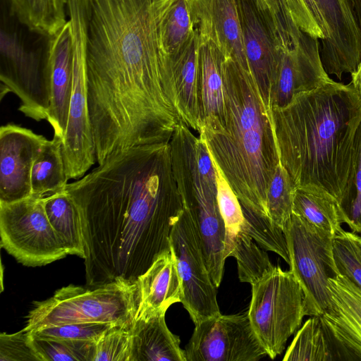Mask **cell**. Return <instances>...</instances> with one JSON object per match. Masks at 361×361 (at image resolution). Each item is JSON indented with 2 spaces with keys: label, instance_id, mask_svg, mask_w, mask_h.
<instances>
[{
  "label": "cell",
  "instance_id": "obj_19",
  "mask_svg": "<svg viewBox=\"0 0 361 361\" xmlns=\"http://www.w3.org/2000/svg\"><path fill=\"white\" fill-rule=\"evenodd\" d=\"M49 76L50 104L47 121L54 136L63 140L68 123L73 86V57L71 23L49 37L45 52Z\"/></svg>",
  "mask_w": 361,
  "mask_h": 361
},
{
  "label": "cell",
  "instance_id": "obj_30",
  "mask_svg": "<svg viewBox=\"0 0 361 361\" xmlns=\"http://www.w3.org/2000/svg\"><path fill=\"white\" fill-rule=\"evenodd\" d=\"M296 187L286 169L276 168L267 194V207L271 222L283 231L293 214Z\"/></svg>",
  "mask_w": 361,
  "mask_h": 361
},
{
  "label": "cell",
  "instance_id": "obj_7",
  "mask_svg": "<svg viewBox=\"0 0 361 361\" xmlns=\"http://www.w3.org/2000/svg\"><path fill=\"white\" fill-rule=\"evenodd\" d=\"M267 2L279 42L270 95L271 109L285 106L298 94L317 89L332 79L323 66L319 39L300 28L285 0Z\"/></svg>",
  "mask_w": 361,
  "mask_h": 361
},
{
  "label": "cell",
  "instance_id": "obj_6",
  "mask_svg": "<svg viewBox=\"0 0 361 361\" xmlns=\"http://www.w3.org/2000/svg\"><path fill=\"white\" fill-rule=\"evenodd\" d=\"M137 307L135 283L116 281L100 286L71 284L50 298L35 302L23 330L71 323L99 322L132 325Z\"/></svg>",
  "mask_w": 361,
  "mask_h": 361
},
{
  "label": "cell",
  "instance_id": "obj_4",
  "mask_svg": "<svg viewBox=\"0 0 361 361\" xmlns=\"http://www.w3.org/2000/svg\"><path fill=\"white\" fill-rule=\"evenodd\" d=\"M222 76L224 105L221 118L204 121L199 137L241 207L269 219L267 194L280 163L271 109L267 105L250 68L224 59Z\"/></svg>",
  "mask_w": 361,
  "mask_h": 361
},
{
  "label": "cell",
  "instance_id": "obj_14",
  "mask_svg": "<svg viewBox=\"0 0 361 361\" xmlns=\"http://www.w3.org/2000/svg\"><path fill=\"white\" fill-rule=\"evenodd\" d=\"M170 245L183 285L181 303L193 323L220 314L216 287L207 269L190 217L184 208L171 229Z\"/></svg>",
  "mask_w": 361,
  "mask_h": 361
},
{
  "label": "cell",
  "instance_id": "obj_5",
  "mask_svg": "<svg viewBox=\"0 0 361 361\" xmlns=\"http://www.w3.org/2000/svg\"><path fill=\"white\" fill-rule=\"evenodd\" d=\"M184 124L177 127L170 141L173 172L183 208L194 226L203 257L214 286L224 275L225 226L218 204L216 186L200 173L196 163L195 135Z\"/></svg>",
  "mask_w": 361,
  "mask_h": 361
},
{
  "label": "cell",
  "instance_id": "obj_31",
  "mask_svg": "<svg viewBox=\"0 0 361 361\" xmlns=\"http://www.w3.org/2000/svg\"><path fill=\"white\" fill-rule=\"evenodd\" d=\"M30 336L39 361H92L94 341L41 338L30 334Z\"/></svg>",
  "mask_w": 361,
  "mask_h": 361
},
{
  "label": "cell",
  "instance_id": "obj_40",
  "mask_svg": "<svg viewBox=\"0 0 361 361\" xmlns=\"http://www.w3.org/2000/svg\"><path fill=\"white\" fill-rule=\"evenodd\" d=\"M361 236V235H360Z\"/></svg>",
  "mask_w": 361,
  "mask_h": 361
},
{
  "label": "cell",
  "instance_id": "obj_9",
  "mask_svg": "<svg viewBox=\"0 0 361 361\" xmlns=\"http://www.w3.org/2000/svg\"><path fill=\"white\" fill-rule=\"evenodd\" d=\"M67 16L72 31L73 73L63 154L68 179H79L97 161L87 100L88 0H68Z\"/></svg>",
  "mask_w": 361,
  "mask_h": 361
},
{
  "label": "cell",
  "instance_id": "obj_35",
  "mask_svg": "<svg viewBox=\"0 0 361 361\" xmlns=\"http://www.w3.org/2000/svg\"><path fill=\"white\" fill-rule=\"evenodd\" d=\"M115 325L99 322L71 323L42 327L29 333L41 338L96 342L106 331Z\"/></svg>",
  "mask_w": 361,
  "mask_h": 361
},
{
  "label": "cell",
  "instance_id": "obj_11",
  "mask_svg": "<svg viewBox=\"0 0 361 361\" xmlns=\"http://www.w3.org/2000/svg\"><path fill=\"white\" fill-rule=\"evenodd\" d=\"M1 245L25 266L39 267L68 254L47 215L43 197L0 203Z\"/></svg>",
  "mask_w": 361,
  "mask_h": 361
},
{
  "label": "cell",
  "instance_id": "obj_20",
  "mask_svg": "<svg viewBox=\"0 0 361 361\" xmlns=\"http://www.w3.org/2000/svg\"><path fill=\"white\" fill-rule=\"evenodd\" d=\"M190 4L193 22L200 37L213 42L224 59H231L249 67L236 0H190Z\"/></svg>",
  "mask_w": 361,
  "mask_h": 361
},
{
  "label": "cell",
  "instance_id": "obj_23",
  "mask_svg": "<svg viewBox=\"0 0 361 361\" xmlns=\"http://www.w3.org/2000/svg\"><path fill=\"white\" fill-rule=\"evenodd\" d=\"M132 336V361H186L179 336L169 329L165 315L135 319Z\"/></svg>",
  "mask_w": 361,
  "mask_h": 361
},
{
  "label": "cell",
  "instance_id": "obj_18",
  "mask_svg": "<svg viewBox=\"0 0 361 361\" xmlns=\"http://www.w3.org/2000/svg\"><path fill=\"white\" fill-rule=\"evenodd\" d=\"M47 140L18 125L1 126L0 203L10 204L32 195V165Z\"/></svg>",
  "mask_w": 361,
  "mask_h": 361
},
{
  "label": "cell",
  "instance_id": "obj_33",
  "mask_svg": "<svg viewBox=\"0 0 361 361\" xmlns=\"http://www.w3.org/2000/svg\"><path fill=\"white\" fill-rule=\"evenodd\" d=\"M343 223L361 235V123L356 138V152L353 177L338 203Z\"/></svg>",
  "mask_w": 361,
  "mask_h": 361
},
{
  "label": "cell",
  "instance_id": "obj_12",
  "mask_svg": "<svg viewBox=\"0 0 361 361\" xmlns=\"http://www.w3.org/2000/svg\"><path fill=\"white\" fill-rule=\"evenodd\" d=\"M0 36L1 95L14 93L20 100L18 110L25 116L47 120L50 89L45 57L41 59L14 31L1 28Z\"/></svg>",
  "mask_w": 361,
  "mask_h": 361
},
{
  "label": "cell",
  "instance_id": "obj_17",
  "mask_svg": "<svg viewBox=\"0 0 361 361\" xmlns=\"http://www.w3.org/2000/svg\"><path fill=\"white\" fill-rule=\"evenodd\" d=\"M245 54L267 105L278 54L275 20L267 0H236Z\"/></svg>",
  "mask_w": 361,
  "mask_h": 361
},
{
  "label": "cell",
  "instance_id": "obj_16",
  "mask_svg": "<svg viewBox=\"0 0 361 361\" xmlns=\"http://www.w3.org/2000/svg\"><path fill=\"white\" fill-rule=\"evenodd\" d=\"M324 20L326 38L320 56L328 75L339 80L361 61V0H314Z\"/></svg>",
  "mask_w": 361,
  "mask_h": 361
},
{
  "label": "cell",
  "instance_id": "obj_22",
  "mask_svg": "<svg viewBox=\"0 0 361 361\" xmlns=\"http://www.w3.org/2000/svg\"><path fill=\"white\" fill-rule=\"evenodd\" d=\"M200 45V33L195 27L188 42L171 56L184 123L198 134L204 118Z\"/></svg>",
  "mask_w": 361,
  "mask_h": 361
},
{
  "label": "cell",
  "instance_id": "obj_2",
  "mask_svg": "<svg viewBox=\"0 0 361 361\" xmlns=\"http://www.w3.org/2000/svg\"><path fill=\"white\" fill-rule=\"evenodd\" d=\"M66 190L82 219L87 286L135 283L171 250L183 204L170 142L119 152Z\"/></svg>",
  "mask_w": 361,
  "mask_h": 361
},
{
  "label": "cell",
  "instance_id": "obj_13",
  "mask_svg": "<svg viewBox=\"0 0 361 361\" xmlns=\"http://www.w3.org/2000/svg\"><path fill=\"white\" fill-rule=\"evenodd\" d=\"M184 350L186 361H258L267 355L247 312L220 313L195 324Z\"/></svg>",
  "mask_w": 361,
  "mask_h": 361
},
{
  "label": "cell",
  "instance_id": "obj_28",
  "mask_svg": "<svg viewBox=\"0 0 361 361\" xmlns=\"http://www.w3.org/2000/svg\"><path fill=\"white\" fill-rule=\"evenodd\" d=\"M293 213L334 236L342 229L343 222L336 201L312 188H296Z\"/></svg>",
  "mask_w": 361,
  "mask_h": 361
},
{
  "label": "cell",
  "instance_id": "obj_15",
  "mask_svg": "<svg viewBox=\"0 0 361 361\" xmlns=\"http://www.w3.org/2000/svg\"><path fill=\"white\" fill-rule=\"evenodd\" d=\"M283 361H361V331L346 314L312 316L297 331Z\"/></svg>",
  "mask_w": 361,
  "mask_h": 361
},
{
  "label": "cell",
  "instance_id": "obj_3",
  "mask_svg": "<svg viewBox=\"0 0 361 361\" xmlns=\"http://www.w3.org/2000/svg\"><path fill=\"white\" fill-rule=\"evenodd\" d=\"M271 117L280 164L296 188L317 190L338 204L353 177L361 123L352 83L331 80L271 108Z\"/></svg>",
  "mask_w": 361,
  "mask_h": 361
},
{
  "label": "cell",
  "instance_id": "obj_38",
  "mask_svg": "<svg viewBox=\"0 0 361 361\" xmlns=\"http://www.w3.org/2000/svg\"><path fill=\"white\" fill-rule=\"evenodd\" d=\"M0 361H39L33 349L29 332L0 334Z\"/></svg>",
  "mask_w": 361,
  "mask_h": 361
},
{
  "label": "cell",
  "instance_id": "obj_26",
  "mask_svg": "<svg viewBox=\"0 0 361 361\" xmlns=\"http://www.w3.org/2000/svg\"><path fill=\"white\" fill-rule=\"evenodd\" d=\"M200 39L203 122L219 121L224 105L222 76L224 56L210 40L201 37Z\"/></svg>",
  "mask_w": 361,
  "mask_h": 361
},
{
  "label": "cell",
  "instance_id": "obj_8",
  "mask_svg": "<svg viewBox=\"0 0 361 361\" xmlns=\"http://www.w3.org/2000/svg\"><path fill=\"white\" fill-rule=\"evenodd\" d=\"M251 286L250 322L267 355L275 359L308 316L305 295L292 271L279 266Z\"/></svg>",
  "mask_w": 361,
  "mask_h": 361
},
{
  "label": "cell",
  "instance_id": "obj_24",
  "mask_svg": "<svg viewBox=\"0 0 361 361\" xmlns=\"http://www.w3.org/2000/svg\"><path fill=\"white\" fill-rule=\"evenodd\" d=\"M48 219L61 239L68 255L85 259L80 213L66 190L43 197Z\"/></svg>",
  "mask_w": 361,
  "mask_h": 361
},
{
  "label": "cell",
  "instance_id": "obj_21",
  "mask_svg": "<svg viewBox=\"0 0 361 361\" xmlns=\"http://www.w3.org/2000/svg\"><path fill=\"white\" fill-rule=\"evenodd\" d=\"M137 307L135 319L165 315L170 306L181 302L183 285L170 250L161 255L135 281Z\"/></svg>",
  "mask_w": 361,
  "mask_h": 361
},
{
  "label": "cell",
  "instance_id": "obj_1",
  "mask_svg": "<svg viewBox=\"0 0 361 361\" xmlns=\"http://www.w3.org/2000/svg\"><path fill=\"white\" fill-rule=\"evenodd\" d=\"M167 0H88L86 68L96 159L170 142L184 124L159 20Z\"/></svg>",
  "mask_w": 361,
  "mask_h": 361
},
{
  "label": "cell",
  "instance_id": "obj_32",
  "mask_svg": "<svg viewBox=\"0 0 361 361\" xmlns=\"http://www.w3.org/2000/svg\"><path fill=\"white\" fill-rule=\"evenodd\" d=\"M333 253L339 274L361 290V236L343 228L333 238Z\"/></svg>",
  "mask_w": 361,
  "mask_h": 361
},
{
  "label": "cell",
  "instance_id": "obj_37",
  "mask_svg": "<svg viewBox=\"0 0 361 361\" xmlns=\"http://www.w3.org/2000/svg\"><path fill=\"white\" fill-rule=\"evenodd\" d=\"M291 16L300 28L318 39L326 38V30L314 0H285Z\"/></svg>",
  "mask_w": 361,
  "mask_h": 361
},
{
  "label": "cell",
  "instance_id": "obj_39",
  "mask_svg": "<svg viewBox=\"0 0 361 361\" xmlns=\"http://www.w3.org/2000/svg\"><path fill=\"white\" fill-rule=\"evenodd\" d=\"M351 78L353 86L361 97V61L357 69L351 73Z\"/></svg>",
  "mask_w": 361,
  "mask_h": 361
},
{
  "label": "cell",
  "instance_id": "obj_36",
  "mask_svg": "<svg viewBox=\"0 0 361 361\" xmlns=\"http://www.w3.org/2000/svg\"><path fill=\"white\" fill-rule=\"evenodd\" d=\"M329 283L336 307L353 321L361 331V290L341 274L330 278Z\"/></svg>",
  "mask_w": 361,
  "mask_h": 361
},
{
  "label": "cell",
  "instance_id": "obj_34",
  "mask_svg": "<svg viewBox=\"0 0 361 361\" xmlns=\"http://www.w3.org/2000/svg\"><path fill=\"white\" fill-rule=\"evenodd\" d=\"M133 325H115L95 342L92 361H132Z\"/></svg>",
  "mask_w": 361,
  "mask_h": 361
},
{
  "label": "cell",
  "instance_id": "obj_10",
  "mask_svg": "<svg viewBox=\"0 0 361 361\" xmlns=\"http://www.w3.org/2000/svg\"><path fill=\"white\" fill-rule=\"evenodd\" d=\"M283 232L290 270L305 293L308 316L338 314L329 283L339 274L333 253L334 235L293 213Z\"/></svg>",
  "mask_w": 361,
  "mask_h": 361
},
{
  "label": "cell",
  "instance_id": "obj_25",
  "mask_svg": "<svg viewBox=\"0 0 361 361\" xmlns=\"http://www.w3.org/2000/svg\"><path fill=\"white\" fill-rule=\"evenodd\" d=\"M68 177L63 154V140L54 136L47 140L32 165V195L42 198L66 190Z\"/></svg>",
  "mask_w": 361,
  "mask_h": 361
},
{
  "label": "cell",
  "instance_id": "obj_29",
  "mask_svg": "<svg viewBox=\"0 0 361 361\" xmlns=\"http://www.w3.org/2000/svg\"><path fill=\"white\" fill-rule=\"evenodd\" d=\"M195 30L190 0H167L159 20L161 47L170 57L190 39Z\"/></svg>",
  "mask_w": 361,
  "mask_h": 361
},
{
  "label": "cell",
  "instance_id": "obj_27",
  "mask_svg": "<svg viewBox=\"0 0 361 361\" xmlns=\"http://www.w3.org/2000/svg\"><path fill=\"white\" fill-rule=\"evenodd\" d=\"M68 0H8L13 13L32 32L47 37L68 21Z\"/></svg>",
  "mask_w": 361,
  "mask_h": 361
}]
</instances>
